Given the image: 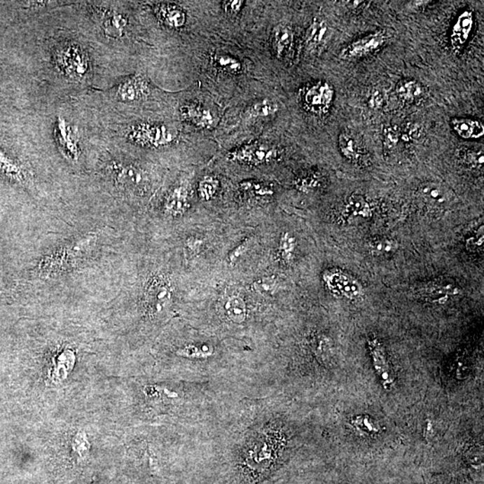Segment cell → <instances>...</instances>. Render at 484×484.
I'll list each match as a JSON object with an SVG mask.
<instances>
[{
	"mask_svg": "<svg viewBox=\"0 0 484 484\" xmlns=\"http://www.w3.org/2000/svg\"><path fill=\"white\" fill-rule=\"evenodd\" d=\"M98 240L97 234L88 233L48 253L41 258L37 265L39 277H57L78 268L94 252Z\"/></svg>",
	"mask_w": 484,
	"mask_h": 484,
	"instance_id": "1",
	"label": "cell"
},
{
	"mask_svg": "<svg viewBox=\"0 0 484 484\" xmlns=\"http://www.w3.org/2000/svg\"><path fill=\"white\" fill-rule=\"evenodd\" d=\"M178 131L163 124L142 123L131 128L128 139L137 145L162 147L171 145L177 139Z\"/></svg>",
	"mask_w": 484,
	"mask_h": 484,
	"instance_id": "2",
	"label": "cell"
},
{
	"mask_svg": "<svg viewBox=\"0 0 484 484\" xmlns=\"http://www.w3.org/2000/svg\"><path fill=\"white\" fill-rule=\"evenodd\" d=\"M55 60L57 67L70 78H81L88 71L89 57L78 44L62 45L56 50Z\"/></svg>",
	"mask_w": 484,
	"mask_h": 484,
	"instance_id": "3",
	"label": "cell"
},
{
	"mask_svg": "<svg viewBox=\"0 0 484 484\" xmlns=\"http://www.w3.org/2000/svg\"><path fill=\"white\" fill-rule=\"evenodd\" d=\"M281 155L277 146L265 143H251L230 151L227 155L230 161L249 165H265L275 161Z\"/></svg>",
	"mask_w": 484,
	"mask_h": 484,
	"instance_id": "4",
	"label": "cell"
},
{
	"mask_svg": "<svg viewBox=\"0 0 484 484\" xmlns=\"http://www.w3.org/2000/svg\"><path fill=\"white\" fill-rule=\"evenodd\" d=\"M323 281L332 293L346 299L358 300L364 295V289L359 281L340 269L326 271L323 275Z\"/></svg>",
	"mask_w": 484,
	"mask_h": 484,
	"instance_id": "5",
	"label": "cell"
},
{
	"mask_svg": "<svg viewBox=\"0 0 484 484\" xmlns=\"http://www.w3.org/2000/svg\"><path fill=\"white\" fill-rule=\"evenodd\" d=\"M112 179L120 190L140 192L145 190L148 179L142 169L132 165L114 163L109 167Z\"/></svg>",
	"mask_w": 484,
	"mask_h": 484,
	"instance_id": "6",
	"label": "cell"
},
{
	"mask_svg": "<svg viewBox=\"0 0 484 484\" xmlns=\"http://www.w3.org/2000/svg\"><path fill=\"white\" fill-rule=\"evenodd\" d=\"M145 304L153 315H160L169 309L172 300L171 284L163 277H155L147 284L145 290Z\"/></svg>",
	"mask_w": 484,
	"mask_h": 484,
	"instance_id": "7",
	"label": "cell"
},
{
	"mask_svg": "<svg viewBox=\"0 0 484 484\" xmlns=\"http://www.w3.org/2000/svg\"><path fill=\"white\" fill-rule=\"evenodd\" d=\"M334 95V88L328 82H317L304 90L303 102L307 111L323 114L331 107Z\"/></svg>",
	"mask_w": 484,
	"mask_h": 484,
	"instance_id": "8",
	"label": "cell"
},
{
	"mask_svg": "<svg viewBox=\"0 0 484 484\" xmlns=\"http://www.w3.org/2000/svg\"><path fill=\"white\" fill-rule=\"evenodd\" d=\"M460 293V287L453 281L445 279L429 281L420 286L416 291L417 296L423 300L438 304L447 303L451 298L457 296Z\"/></svg>",
	"mask_w": 484,
	"mask_h": 484,
	"instance_id": "9",
	"label": "cell"
},
{
	"mask_svg": "<svg viewBox=\"0 0 484 484\" xmlns=\"http://www.w3.org/2000/svg\"><path fill=\"white\" fill-rule=\"evenodd\" d=\"M386 32L379 31L376 33L365 35L357 41H352L342 50L341 57L344 60L361 59L380 50L387 43Z\"/></svg>",
	"mask_w": 484,
	"mask_h": 484,
	"instance_id": "10",
	"label": "cell"
},
{
	"mask_svg": "<svg viewBox=\"0 0 484 484\" xmlns=\"http://www.w3.org/2000/svg\"><path fill=\"white\" fill-rule=\"evenodd\" d=\"M368 346L371 359H373L375 371L380 378L381 384H382L385 389L389 390L395 383V378H394L393 371L391 370L384 345L377 336H373L368 339Z\"/></svg>",
	"mask_w": 484,
	"mask_h": 484,
	"instance_id": "11",
	"label": "cell"
},
{
	"mask_svg": "<svg viewBox=\"0 0 484 484\" xmlns=\"http://www.w3.org/2000/svg\"><path fill=\"white\" fill-rule=\"evenodd\" d=\"M473 24L472 11H464L458 15L450 34L451 47L455 53H460L464 49L472 33Z\"/></svg>",
	"mask_w": 484,
	"mask_h": 484,
	"instance_id": "12",
	"label": "cell"
},
{
	"mask_svg": "<svg viewBox=\"0 0 484 484\" xmlns=\"http://www.w3.org/2000/svg\"><path fill=\"white\" fill-rule=\"evenodd\" d=\"M150 92L149 84L142 76H133L125 79L117 89L120 101L136 102L147 97Z\"/></svg>",
	"mask_w": 484,
	"mask_h": 484,
	"instance_id": "13",
	"label": "cell"
},
{
	"mask_svg": "<svg viewBox=\"0 0 484 484\" xmlns=\"http://www.w3.org/2000/svg\"><path fill=\"white\" fill-rule=\"evenodd\" d=\"M179 113L184 120L200 128H212L216 124L213 112L201 104L191 102L185 104L179 109Z\"/></svg>",
	"mask_w": 484,
	"mask_h": 484,
	"instance_id": "14",
	"label": "cell"
},
{
	"mask_svg": "<svg viewBox=\"0 0 484 484\" xmlns=\"http://www.w3.org/2000/svg\"><path fill=\"white\" fill-rule=\"evenodd\" d=\"M419 198L429 209L444 210L450 202L447 191L436 184H425L418 191Z\"/></svg>",
	"mask_w": 484,
	"mask_h": 484,
	"instance_id": "15",
	"label": "cell"
},
{
	"mask_svg": "<svg viewBox=\"0 0 484 484\" xmlns=\"http://www.w3.org/2000/svg\"><path fill=\"white\" fill-rule=\"evenodd\" d=\"M294 39L293 29L288 25L279 24L272 31L271 45L275 57L283 59L291 49Z\"/></svg>",
	"mask_w": 484,
	"mask_h": 484,
	"instance_id": "16",
	"label": "cell"
},
{
	"mask_svg": "<svg viewBox=\"0 0 484 484\" xmlns=\"http://www.w3.org/2000/svg\"><path fill=\"white\" fill-rule=\"evenodd\" d=\"M188 207V193L184 185L177 186L169 192L163 203V209L168 216H179L187 211Z\"/></svg>",
	"mask_w": 484,
	"mask_h": 484,
	"instance_id": "17",
	"label": "cell"
},
{
	"mask_svg": "<svg viewBox=\"0 0 484 484\" xmlns=\"http://www.w3.org/2000/svg\"><path fill=\"white\" fill-rule=\"evenodd\" d=\"M57 139H59L60 146H62L63 153L67 156V158L74 160L78 159L79 148L78 146V139L72 132L71 127L65 123V120H60L57 124Z\"/></svg>",
	"mask_w": 484,
	"mask_h": 484,
	"instance_id": "18",
	"label": "cell"
},
{
	"mask_svg": "<svg viewBox=\"0 0 484 484\" xmlns=\"http://www.w3.org/2000/svg\"><path fill=\"white\" fill-rule=\"evenodd\" d=\"M451 127L455 132L464 139H479L484 134L483 124L479 120L471 118H452Z\"/></svg>",
	"mask_w": 484,
	"mask_h": 484,
	"instance_id": "19",
	"label": "cell"
},
{
	"mask_svg": "<svg viewBox=\"0 0 484 484\" xmlns=\"http://www.w3.org/2000/svg\"><path fill=\"white\" fill-rule=\"evenodd\" d=\"M425 88L421 83L413 79H403L396 85V94L403 101L415 104L425 96Z\"/></svg>",
	"mask_w": 484,
	"mask_h": 484,
	"instance_id": "20",
	"label": "cell"
},
{
	"mask_svg": "<svg viewBox=\"0 0 484 484\" xmlns=\"http://www.w3.org/2000/svg\"><path fill=\"white\" fill-rule=\"evenodd\" d=\"M158 15L163 24L173 29L184 27L187 15L184 9L172 5H163L158 8Z\"/></svg>",
	"mask_w": 484,
	"mask_h": 484,
	"instance_id": "21",
	"label": "cell"
},
{
	"mask_svg": "<svg viewBox=\"0 0 484 484\" xmlns=\"http://www.w3.org/2000/svg\"><path fill=\"white\" fill-rule=\"evenodd\" d=\"M399 249V243L396 240L387 237H378L371 240L368 244V249L371 254L377 258H387L395 254Z\"/></svg>",
	"mask_w": 484,
	"mask_h": 484,
	"instance_id": "22",
	"label": "cell"
},
{
	"mask_svg": "<svg viewBox=\"0 0 484 484\" xmlns=\"http://www.w3.org/2000/svg\"><path fill=\"white\" fill-rule=\"evenodd\" d=\"M127 25V19L123 15L112 14L102 22V27L106 36L112 38V39H118V38L123 36Z\"/></svg>",
	"mask_w": 484,
	"mask_h": 484,
	"instance_id": "23",
	"label": "cell"
},
{
	"mask_svg": "<svg viewBox=\"0 0 484 484\" xmlns=\"http://www.w3.org/2000/svg\"><path fill=\"white\" fill-rule=\"evenodd\" d=\"M328 32L329 27L325 21L314 19L312 24L310 25L307 31L306 44L312 48L319 46L325 41Z\"/></svg>",
	"mask_w": 484,
	"mask_h": 484,
	"instance_id": "24",
	"label": "cell"
},
{
	"mask_svg": "<svg viewBox=\"0 0 484 484\" xmlns=\"http://www.w3.org/2000/svg\"><path fill=\"white\" fill-rule=\"evenodd\" d=\"M278 111V105L277 102L270 100V99H264V100L254 102L249 106L247 110V114L249 117L256 118H268L273 117Z\"/></svg>",
	"mask_w": 484,
	"mask_h": 484,
	"instance_id": "25",
	"label": "cell"
},
{
	"mask_svg": "<svg viewBox=\"0 0 484 484\" xmlns=\"http://www.w3.org/2000/svg\"><path fill=\"white\" fill-rule=\"evenodd\" d=\"M338 146L343 156L349 160V161H357L359 157H360L361 153L358 144L351 134L347 133L340 134L338 137Z\"/></svg>",
	"mask_w": 484,
	"mask_h": 484,
	"instance_id": "26",
	"label": "cell"
},
{
	"mask_svg": "<svg viewBox=\"0 0 484 484\" xmlns=\"http://www.w3.org/2000/svg\"><path fill=\"white\" fill-rule=\"evenodd\" d=\"M212 62L218 69L228 74H238L242 71L243 66L239 59L229 55V54H214L212 56Z\"/></svg>",
	"mask_w": 484,
	"mask_h": 484,
	"instance_id": "27",
	"label": "cell"
},
{
	"mask_svg": "<svg viewBox=\"0 0 484 484\" xmlns=\"http://www.w3.org/2000/svg\"><path fill=\"white\" fill-rule=\"evenodd\" d=\"M227 316L234 323H242L247 316L245 301L239 296L230 297L226 304Z\"/></svg>",
	"mask_w": 484,
	"mask_h": 484,
	"instance_id": "28",
	"label": "cell"
},
{
	"mask_svg": "<svg viewBox=\"0 0 484 484\" xmlns=\"http://www.w3.org/2000/svg\"><path fill=\"white\" fill-rule=\"evenodd\" d=\"M352 423L358 434L364 437H373L380 432L379 426L368 415L357 416L352 420Z\"/></svg>",
	"mask_w": 484,
	"mask_h": 484,
	"instance_id": "29",
	"label": "cell"
},
{
	"mask_svg": "<svg viewBox=\"0 0 484 484\" xmlns=\"http://www.w3.org/2000/svg\"><path fill=\"white\" fill-rule=\"evenodd\" d=\"M220 182L214 176H206L201 179L198 184V195L202 200L209 201L213 200L219 190Z\"/></svg>",
	"mask_w": 484,
	"mask_h": 484,
	"instance_id": "30",
	"label": "cell"
},
{
	"mask_svg": "<svg viewBox=\"0 0 484 484\" xmlns=\"http://www.w3.org/2000/svg\"><path fill=\"white\" fill-rule=\"evenodd\" d=\"M295 249H296V240L293 234L290 233L282 234L280 243H279V251H280L282 258L286 262L293 261Z\"/></svg>",
	"mask_w": 484,
	"mask_h": 484,
	"instance_id": "31",
	"label": "cell"
},
{
	"mask_svg": "<svg viewBox=\"0 0 484 484\" xmlns=\"http://www.w3.org/2000/svg\"><path fill=\"white\" fill-rule=\"evenodd\" d=\"M401 139V130L397 126L385 127L383 131V146L385 153H389L399 145Z\"/></svg>",
	"mask_w": 484,
	"mask_h": 484,
	"instance_id": "32",
	"label": "cell"
},
{
	"mask_svg": "<svg viewBox=\"0 0 484 484\" xmlns=\"http://www.w3.org/2000/svg\"><path fill=\"white\" fill-rule=\"evenodd\" d=\"M460 158L468 167L480 169L483 166L484 155L483 151L464 150L461 153Z\"/></svg>",
	"mask_w": 484,
	"mask_h": 484,
	"instance_id": "33",
	"label": "cell"
},
{
	"mask_svg": "<svg viewBox=\"0 0 484 484\" xmlns=\"http://www.w3.org/2000/svg\"><path fill=\"white\" fill-rule=\"evenodd\" d=\"M348 214H354V216H365L368 213L370 207L367 203L366 200L360 195H352L349 198L347 207H346Z\"/></svg>",
	"mask_w": 484,
	"mask_h": 484,
	"instance_id": "34",
	"label": "cell"
},
{
	"mask_svg": "<svg viewBox=\"0 0 484 484\" xmlns=\"http://www.w3.org/2000/svg\"><path fill=\"white\" fill-rule=\"evenodd\" d=\"M253 290L261 294L274 293L277 288V281L274 277H263L252 284Z\"/></svg>",
	"mask_w": 484,
	"mask_h": 484,
	"instance_id": "35",
	"label": "cell"
},
{
	"mask_svg": "<svg viewBox=\"0 0 484 484\" xmlns=\"http://www.w3.org/2000/svg\"><path fill=\"white\" fill-rule=\"evenodd\" d=\"M422 128L417 124L408 123L403 130H401V139L403 142L412 143L421 139Z\"/></svg>",
	"mask_w": 484,
	"mask_h": 484,
	"instance_id": "36",
	"label": "cell"
},
{
	"mask_svg": "<svg viewBox=\"0 0 484 484\" xmlns=\"http://www.w3.org/2000/svg\"><path fill=\"white\" fill-rule=\"evenodd\" d=\"M242 190L247 192H251L258 195H268L273 193V190L269 186L256 181H244L240 184Z\"/></svg>",
	"mask_w": 484,
	"mask_h": 484,
	"instance_id": "37",
	"label": "cell"
},
{
	"mask_svg": "<svg viewBox=\"0 0 484 484\" xmlns=\"http://www.w3.org/2000/svg\"><path fill=\"white\" fill-rule=\"evenodd\" d=\"M319 184V177L313 173V174L304 175L296 181V186L301 191L314 190Z\"/></svg>",
	"mask_w": 484,
	"mask_h": 484,
	"instance_id": "38",
	"label": "cell"
},
{
	"mask_svg": "<svg viewBox=\"0 0 484 484\" xmlns=\"http://www.w3.org/2000/svg\"><path fill=\"white\" fill-rule=\"evenodd\" d=\"M244 3L242 0H227L223 2V11L230 17H236L242 11Z\"/></svg>",
	"mask_w": 484,
	"mask_h": 484,
	"instance_id": "39",
	"label": "cell"
},
{
	"mask_svg": "<svg viewBox=\"0 0 484 484\" xmlns=\"http://www.w3.org/2000/svg\"><path fill=\"white\" fill-rule=\"evenodd\" d=\"M466 246L469 249H479L483 245V227L477 230L473 235L469 237L466 240Z\"/></svg>",
	"mask_w": 484,
	"mask_h": 484,
	"instance_id": "40",
	"label": "cell"
},
{
	"mask_svg": "<svg viewBox=\"0 0 484 484\" xmlns=\"http://www.w3.org/2000/svg\"><path fill=\"white\" fill-rule=\"evenodd\" d=\"M249 248V240H246L244 242L242 243V244H240L238 247H236L235 249H233L232 252H230V254L229 255V262L230 264H234L238 259L242 256L244 253L248 251Z\"/></svg>",
	"mask_w": 484,
	"mask_h": 484,
	"instance_id": "41",
	"label": "cell"
},
{
	"mask_svg": "<svg viewBox=\"0 0 484 484\" xmlns=\"http://www.w3.org/2000/svg\"><path fill=\"white\" fill-rule=\"evenodd\" d=\"M368 106L373 109H380L384 104V96L379 90H375L371 92L368 101Z\"/></svg>",
	"mask_w": 484,
	"mask_h": 484,
	"instance_id": "42",
	"label": "cell"
}]
</instances>
